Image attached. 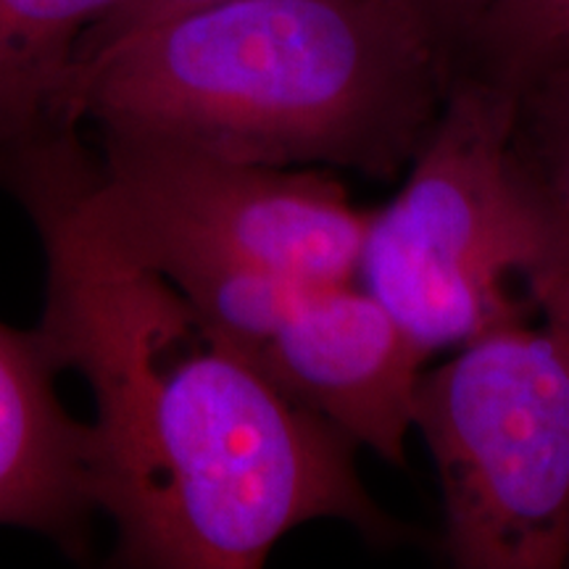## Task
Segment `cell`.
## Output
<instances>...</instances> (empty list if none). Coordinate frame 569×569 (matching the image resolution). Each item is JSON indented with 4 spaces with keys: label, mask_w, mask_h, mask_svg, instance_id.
<instances>
[{
    "label": "cell",
    "mask_w": 569,
    "mask_h": 569,
    "mask_svg": "<svg viewBox=\"0 0 569 569\" xmlns=\"http://www.w3.org/2000/svg\"><path fill=\"white\" fill-rule=\"evenodd\" d=\"M48 261L40 336L90 386L92 498L130 567L256 569L290 530L340 519L403 530L369 496L356 443L111 246L40 177H19Z\"/></svg>",
    "instance_id": "cell-1"
},
{
    "label": "cell",
    "mask_w": 569,
    "mask_h": 569,
    "mask_svg": "<svg viewBox=\"0 0 569 569\" xmlns=\"http://www.w3.org/2000/svg\"><path fill=\"white\" fill-rule=\"evenodd\" d=\"M448 82L390 0H219L80 63L69 117L101 140L388 180Z\"/></svg>",
    "instance_id": "cell-2"
},
{
    "label": "cell",
    "mask_w": 569,
    "mask_h": 569,
    "mask_svg": "<svg viewBox=\"0 0 569 569\" xmlns=\"http://www.w3.org/2000/svg\"><path fill=\"white\" fill-rule=\"evenodd\" d=\"M515 92L453 74L407 184L369 213L356 282L430 353L522 322L509 284L559 246V219L515 151Z\"/></svg>",
    "instance_id": "cell-3"
},
{
    "label": "cell",
    "mask_w": 569,
    "mask_h": 569,
    "mask_svg": "<svg viewBox=\"0 0 569 569\" xmlns=\"http://www.w3.org/2000/svg\"><path fill=\"white\" fill-rule=\"evenodd\" d=\"M51 182L111 246L159 269L224 259L301 282H351L369 213L330 169L267 167L151 142L77 138L42 148L11 177Z\"/></svg>",
    "instance_id": "cell-4"
},
{
    "label": "cell",
    "mask_w": 569,
    "mask_h": 569,
    "mask_svg": "<svg viewBox=\"0 0 569 569\" xmlns=\"http://www.w3.org/2000/svg\"><path fill=\"white\" fill-rule=\"evenodd\" d=\"M415 430L436 461L448 559L465 569L569 561V343L511 322L422 375Z\"/></svg>",
    "instance_id": "cell-5"
},
{
    "label": "cell",
    "mask_w": 569,
    "mask_h": 569,
    "mask_svg": "<svg viewBox=\"0 0 569 569\" xmlns=\"http://www.w3.org/2000/svg\"><path fill=\"white\" fill-rule=\"evenodd\" d=\"M430 351L365 284H309L251 361L356 446L407 465Z\"/></svg>",
    "instance_id": "cell-6"
},
{
    "label": "cell",
    "mask_w": 569,
    "mask_h": 569,
    "mask_svg": "<svg viewBox=\"0 0 569 569\" xmlns=\"http://www.w3.org/2000/svg\"><path fill=\"white\" fill-rule=\"evenodd\" d=\"M40 330L0 322V525L77 536L96 509L90 425L63 409Z\"/></svg>",
    "instance_id": "cell-7"
},
{
    "label": "cell",
    "mask_w": 569,
    "mask_h": 569,
    "mask_svg": "<svg viewBox=\"0 0 569 569\" xmlns=\"http://www.w3.org/2000/svg\"><path fill=\"white\" fill-rule=\"evenodd\" d=\"M119 0H0V159L80 134L69 92L82 38Z\"/></svg>",
    "instance_id": "cell-8"
},
{
    "label": "cell",
    "mask_w": 569,
    "mask_h": 569,
    "mask_svg": "<svg viewBox=\"0 0 569 569\" xmlns=\"http://www.w3.org/2000/svg\"><path fill=\"white\" fill-rule=\"evenodd\" d=\"M565 61H569V0H493L453 74H469L519 96Z\"/></svg>",
    "instance_id": "cell-9"
},
{
    "label": "cell",
    "mask_w": 569,
    "mask_h": 569,
    "mask_svg": "<svg viewBox=\"0 0 569 569\" xmlns=\"http://www.w3.org/2000/svg\"><path fill=\"white\" fill-rule=\"evenodd\" d=\"M515 151L569 230V61L517 96Z\"/></svg>",
    "instance_id": "cell-10"
},
{
    "label": "cell",
    "mask_w": 569,
    "mask_h": 569,
    "mask_svg": "<svg viewBox=\"0 0 569 569\" xmlns=\"http://www.w3.org/2000/svg\"><path fill=\"white\" fill-rule=\"evenodd\" d=\"M422 34L448 77L493 0H390Z\"/></svg>",
    "instance_id": "cell-11"
},
{
    "label": "cell",
    "mask_w": 569,
    "mask_h": 569,
    "mask_svg": "<svg viewBox=\"0 0 569 569\" xmlns=\"http://www.w3.org/2000/svg\"><path fill=\"white\" fill-rule=\"evenodd\" d=\"M219 3V0H119L106 17L82 38L80 63L96 59L98 53L109 51L132 34L146 32L148 27L180 17V13L203 9V6ZM77 63V69H80Z\"/></svg>",
    "instance_id": "cell-12"
},
{
    "label": "cell",
    "mask_w": 569,
    "mask_h": 569,
    "mask_svg": "<svg viewBox=\"0 0 569 569\" xmlns=\"http://www.w3.org/2000/svg\"><path fill=\"white\" fill-rule=\"evenodd\" d=\"M528 288L532 303L543 311L546 327L569 343V230L565 224L557 251L528 277Z\"/></svg>",
    "instance_id": "cell-13"
}]
</instances>
